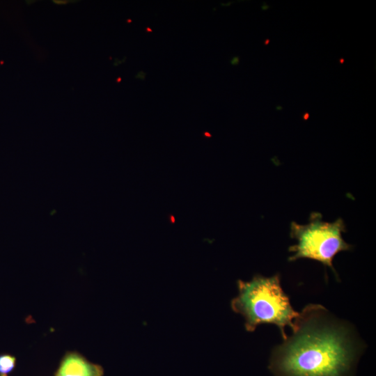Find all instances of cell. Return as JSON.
Segmentation results:
<instances>
[{
    "label": "cell",
    "instance_id": "obj_11",
    "mask_svg": "<svg viewBox=\"0 0 376 376\" xmlns=\"http://www.w3.org/2000/svg\"><path fill=\"white\" fill-rule=\"evenodd\" d=\"M1 376H6V375H1Z\"/></svg>",
    "mask_w": 376,
    "mask_h": 376
},
{
    "label": "cell",
    "instance_id": "obj_4",
    "mask_svg": "<svg viewBox=\"0 0 376 376\" xmlns=\"http://www.w3.org/2000/svg\"><path fill=\"white\" fill-rule=\"evenodd\" d=\"M102 366L87 361L84 357L70 352L63 358L56 376H102Z\"/></svg>",
    "mask_w": 376,
    "mask_h": 376
},
{
    "label": "cell",
    "instance_id": "obj_9",
    "mask_svg": "<svg viewBox=\"0 0 376 376\" xmlns=\"http://www.w3.org/2000/svg\"><path fill=\"white\" fill-rule=\"evenodd\" d=\"M269 39H267L265 42V45H268L269 44Z\"/></svg>",
    "mask_w": 376,
    "mask_h": 376
},
{
    "label": "cell",
    "instance_id": "obj_8",
    "mask_svg": "<svg viewBox=\"0 0 376 376\" xmlns=\"http://www.w3.org/2000/svg\"><path fill=\"white\" fill-rule=\"evenodd\" d=\"M339 62L340 63H343L344 62V58H340Z\"/></svg>",
    "mask_w": 376,
    "mask_h": 376
},
{
    "label": "cell",
    "instance_id": "obj_6",
    "mask_svg": "<svg viewBox=\"0 0 376 376\" xmlns=\"http://www.w3.org/2000/svg\"><path fill=\"white\" fill-rule=\"evenodd\" d=\"M230 63H231L232 65H237L239 63V57H237V56L233 57L230 60Z\"/></svg>",
    "mask_w": 376,
    "mask_h": 376
},
{
    "label": "cell",
    "instance_id": "obj_2",
    "mask_svg": "<svg viewBox=\"0 0 376 376\" xmlns=\"http://www.w3.org/2000/svg\"><path fill=\"white\" fill-rule=\"evenodd\" d=\"M237 289L230 306L244 318L246 330L252 332L260 324H272L279 329L283 339H286L285 328L293 327L299 313L283 290L279 274L269 277L256 275L249 281L239 280Z\"/></svg>",
    "mask_w": 376,
    "mask_h": 376
},
{
    "label": "cell",
    "instance_id": "obj_7",
    "mask_svg": "<svg viewBox=\"0 0 376 376\" xmlns=\"http://www.w3.org/2000/svg\"><path fill=\"white\" fill-rule=\"evenodd\" d=\"M308 116H309V114H308V113H304V119H307V118H308Z\"/></svg>",
    "mask_w": 376,
    "mask_h": 376
},
{
    "label": "cell",
    "instance_id": "obj_10",
    "mask_svg": "<svg viewBox=\"0 0 376 376\" xmlns=\"http://www.w3.org/2000/svg\"><path fill=\"white\" fill-rule=\"evenodd\" d=\"M148 31H151V29L148 28Z\"/></svg>",
    "mask_w": 376,
    "mask_h": 376
},
{
    "label": "cell",
    "instance_id": "obj_3",
    "mask_svg": "<svg viewBox=\"0 0 376 376\" xmlns=\"http://www.w3.org/2000/svg\"><path fill=\"white\" fill-rule=\"evenodd\" d=\"M345 231V224L341 218L335 221L322 220L319 212H313L306 224L292 221L290 235L297 240V244L289 248L292 255L289 261L308 258L318 261L329 267L336 275L333 260L339 252L350 250L352 245L347 243L342 234Z\"/></svg>",
    "mask_w": 376,
    "mask_h": 376
},
{
    "label": "cell",
    "instance_id": "obj_1",
    "mask_svg": "<svg viewBox=\"0 0 376 376\" xmlns=\"http://www.w3.org/2000/svg\"><path fill=\"white\" fill-rule=\"evenodd\" d=\"M292 334L272 352L274 376H352L363 350L351 324L320 304H308L293 322Z\"/></svg>",
    "mask_w": 376,
    "mask_h": 376
},
{
    "label": "cell",
    "instance_id": "obj_5",
    "mask_svg": "<svg viewBox=\"0 0 376 376\" xmlns=\"http://www.w3.org/2000/svg\"><path fill=\"white\" fill-rule=\"evenodd\" d=\"M16 359L10 354L0 355V374L6 375L10 373L15 366Z\"/></svg>",
    "mask_w": 376,
    "mask_h": 376
}]
</instances>
